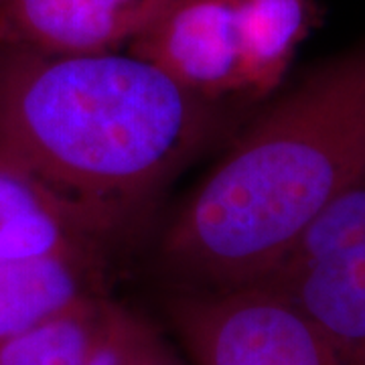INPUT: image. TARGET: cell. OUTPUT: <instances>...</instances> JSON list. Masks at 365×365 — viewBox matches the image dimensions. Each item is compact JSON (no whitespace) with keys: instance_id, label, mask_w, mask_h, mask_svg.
Here are the masks:
<instances>
[{"instance_id":"5","label":"cell","mask_w":365,"mask_h":365,"mask_svg":"<svg viewBox=\"0 0 365 365\" xmlns=\"http://www.w3.org/2000/svg\"><path fill=\"white\" fill-rule=\"evenodd\" d=\"M128 53L203 100L244 91L235 0H173L130 41Z\"/></svg>"},{"instance_id":"4","label":"cell","mask_w":365,"mask_h":365,"mask_svg":"<svg viewBox=\"0 0 365 365\" xmlns=\"http://www.w3.org/2000/svg\"><path fill=\"white\" fill-rule=\"evenodd\" d=\"M175 321L199 365H365L262 284L182 299Z\"/></svg>"},{"instance_id":"3","label":"cell","mask_w":365,"mask_h":365,"mask_svg":"<svg viewBox=\"0 0 365 365\" xmlns=\"http://www.w3.org/2000/svg\"><path fill=\"white\" fill-rule=\"evenodd\" d=\"M254 284L284 297L365 364V165Z\"/></svg>"},{"instance_id":"9","label":"cell","mask_w":365,"mask_h":365,"mask_svg":"<svg viewBox=\"0 0 365 365\" xmlns=\"http://www.w3.org/2000/svg\"><path fill=\"white\" fill-rule=\"evenodd\" d=\"M90 258L0 260V341L88 299Z\"/></svg>"},{"instance_id":"2","label":"cell","mask_w":365,"mask_h":365,"mask_svg":"<svg viewBox=\"0 0 365 365\" xmlns=\"http://www.w3.org/2000/svg\"><path fill=\"white\" fill-rule=\"evenodd\" d=\"M203 102L132 53L0 45V157L114 223L193 150Z\"/></svg>"},{"instance_id":"12","label":"cell","mask_w":365,"mask_h":365,"mask_svg":"<svg viewBox=\"0 0 365 365\" xmlns=\"http://www.w3.org/2000/svg\"><path fill=\"white\" fill-rule=\"evenodd\" d=\"M146 365H169V364L160 357V353H157V355H155V357H153V359H150Z\"/></svg>"},{"instance_id":"11","label":"cell","mask_w":365,"mask_h":365,"mask_svg":"<svg viewBox=\"0 0 365 365\" xmlns=\"http://www.w3.org/2000/svg\"><path fill=\"white\" fill-rule=\"evenodd\" d=\"M157 353L150 333L140 323L106 307L83 365H146Z\"/></svg>"},{"instance_id":"7","label":"cell","mask_w":365,"mask_h":365,"mask_svg":"<svg viewBox=\"0 0 365 365\" xmlns=\"http://www.w3.org/2000/svg\"><path fill=\"white\" fill-rule=\"evenodd\" d=\"M110 225L114 222L0 157V260L90 258L93 237Z\"/></svg>"},{"instance_id":"6","label":"cell","mask_w":365,"mask_h":365,"mask_svg":"<svg viewBox=\"0 0 365 365\" xmlns=\"http://www.w3.org/2000/svg\"><path fill=\"white\" fill-rule=\"evenodd\" d=\"M173 0H0V45L49 55L118 51Z\"/></svg>"},{"instance_id":"1","label":"cell","mask_w":365,"mask_h":365,"mask_svg":"<svg viewBox=\"0 0 365 365\" xmlns=\"http://www.w3.org/2000/svg\"><path fill=\"white\" fill-rule=\"evenodd\" d=\"M365 165V41L314 66L187 201L165 256L215 284H254Z\"/></svg>"},{"instance_id":"10","label":"cell","mask_w":365,"mask_h":365,"mask_svg":"<svg viewBox=\"0 0 365 365\" xmlns=\"http://www.w3.org/2000/svg\"><path fill=\"white\" fill-rule=\"evenodd\" d=\"M104 309L88 297L0 341V365H83Z\"/></svg>"},{"instance_id":"8","label":"cell","mask_w":365,"mask_h":365,"mask_svg":"<svg viewBox=\"0 0 365 365\" xmlns=\"http://www.w3.org/2000/svg\"><path fill=\"white\" fill-rule=\"evenodd\" d=\"M321 16L319 0H235L244 91L254 98L272 93Z\"/></svg>"}]
</instances>
